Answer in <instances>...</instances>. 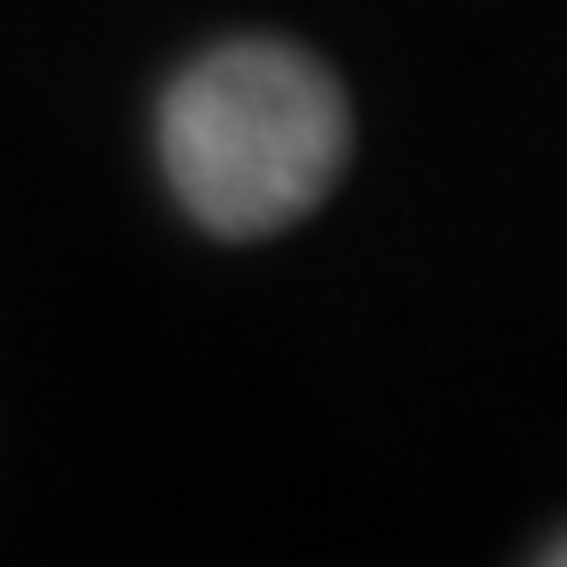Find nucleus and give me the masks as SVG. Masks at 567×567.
<instances>
[{
    "mask_svg": "<svg viewBox=\"0 0 567 567\" xmlns=\"http://www.w3.org/2000/svg\"><path fill=\"white\" fill-rule=\"evenodd\" d=\"M353 114L334 70L278 39H234L189 63L158 107L164 177L221 240H265L341 183Z\"/></svg>",
    "mask_w": 567,
    "mask_h": 567,
    "instance_id": "obj_1",
    "label": "nucleus"
},
{
    "mask_svg": "<svg viewBox=\"0 0 567 567\" xmlns=\"http://www.w3.org/2000/svg\"><path fill=\"white\" fill-rule=\"evenodd\" d=\"M543 567H567V543H555V548H548V555H543Z\"/></svg>",
    "mask_w": 567,
    "mask_h": 567,
    "instance_id": "obj_2",
    "label": "nucleus"
}]
</instances>
